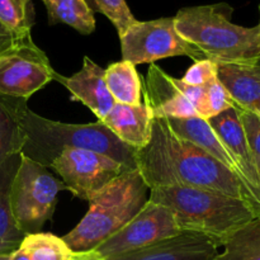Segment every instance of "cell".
<instances>
[{
    "label": "cell",
    "instance_id": "7402d4cb",
    "mask_svg": "<svg viewBox=\"0 0 260 260\" xmlns=\"http://www.w3.org/2000/svg\"><path fill=\"white\" fill-rule=\"evenodd\" d=\"M19 248L30 260H69L73 254L62 238L50 233L25 235Z\"/></svg>",
    "mask_w": 260,
    "mask_h": 260
},
{
    "label": "cell",
    "instance_id": "f546056e",
    "mask_svg": "<svg viewBox=\"0 0 260 260\" xmlns=\"http://www.w3.org/2000/svg\"><path fill=\"white\" fill-rule=\"evenodd\" d=\"M9 260H30V259L28 258V255L22 250V249L18 248L17 250H14L12 254H10Z\"/></svg>",
    "mask_w": 260,
    "mask_h": 260
},
{
    "label": "cell",
    "instance_id": "836d02e7",
    "mask_svg": "<svg viewBox=\"0 0 260 260\" xmlns=\"http://www.w3.org/2000/svg\"><path fill=\"white\" fill-rule=\"evenodd\" d=\"M256 167H258V172H259V175H260V162L258 165H256Z\"/></svg>",
    "mask_w": 260,
    "mask_h": 260
},
{
    "label": "cell",
    "instance_id": "3957f363",
    "mask_svg": "<svg viewBox=\"0 0 260 260\" xmlns=\"http://www.w3.org/2000/svg\"><path fill=\"white\" fill-rule=\"evenodd\" d=\"M150 201L169 208L180 231H190L207 236L217 248L243 226L258 218L246 202L210 190L160 185L150 189Z\"/></svg>",
    "mask_w": 260,
    "mask_h": 260
},
{
    "label": "cell",
    "instance_id": "d6a6232c",
    "mask_svg": "<svg viewBox=\"0 0 260 260\" xmlns=\"http://www.w3.org/2000/svg\"><path fill=\"white\" fill-rule=\"evenodd\" d=\"M0 260H9V255H4V254H0Z\"/></svg>",
    "mask_w": 260,
    "mask_h": 260
},
{
    "label": "cell",
    "instance_id": "8fae6325",
    "mask_svg": "<svg viewBox=\"0 0 260 260\" xmlns=\"http://www.w3.org/2000/svg\"><path fill=\"white\" fill-rule=\"evenodd\" d=\"M217 250V246L207 236L183 231L177 236L106 260H213Z\"/></svg>",
    "mask_w": 260,
    "mask_h": 260
},
{
    "label": "cell",
    "instance_id": "ba28073f",
    "mask_svg": "<svg viewBox=\"0 0 260 260\" xmlns=\"http://www.w3.org/2000/svg\"><path fill=\"white\" fill-rule=\"evenodd\" d=\"M121 40L122 58L135 66L152 63L174 56H188L196 61L207 60L198 48L188 43L175 28L174 17L140 22L137 20Z\"/></svg>",
    "mask_w": 260,
    "mask_h": 260
},
{
    "label": "cell",
    "instance_id": "2e32d148",
    "mask_svg": "<svg viewBox=\"0 0 260 260\" xmlns=\"http://www.w3.org/2000/svg\"><path fill=\"white\" fill-rule=\"evenodd\" d=\"M216 65L218 81L228 90L234 104L256 111L260 106V60Z\"/></svg>",
    "mask_w": 260,
    "mask_h": 260
},
{
    "label": "cell",
    "instance_id": "4dcf8cb0",
    "mask_svg": "<svg viewBox=\"0 0 260 260\" xmlns=\"http://www.w3.org/2000/svg\"><path fill=\"white\" fill-rule=\"evenodd\" d=\"M22 7L24 8V10L27 12V14L29 15L30 18L35 19V9H33V4H32V0H19Z\"/></svg>",
    "mask_w": 260,
    "mask_h": 260
},
{
    "label": "cell",
    "instance_id": "5b68a950",
    "mask_svg": "<svg viewBox=\"0 0 260 260\" xmlns=\"http://www.w3.org/2000/svg\"><path fill=\"white\" fill-rule=\"evenodd\" d=\"M149 190L139 169L126 173L91 201L86 215L63 241L73 251L94 250L141 211Z\"/></svg>",
    "mask_w": 260,
    "mask_h": 260
},
{
    "label": "cell",
    "instance_id": "f1b7e54d",
    "mask_svg": "<svg viewBox=\"0 0 260 260\" xmlns=\"http://www.w3.org/2000/svg\"><path fill=\"white\" fill-rule=\"evenodd\" d=\"M69 260H106L98 250H86V251H73Z\"/></svg>",
    "mask_w": 260,
    "mask_h": 260
},
{
    "label": "cell",
    "instance_id": "277c9868",
    "mask_svg": "<svg viewBox=\"0 0 260 260\" xmlns=\"http://www.w3.org/2000/svg\"><path fill=\"white\" fill-rule=\"evenodd\" d=\"M233 8L225 3L197 5L178 10V33L216 63L258 61L259 29L231 22Z\"/></svg>",
    "mask_w": 260,
    "mask_h": 260
},
{
    "label": "cell",
    "instance_id": "4fadbf2b",
    "mask_svg": "<svg viewBox=\"0 0 260 260\" xmlns=\"http://www.w3.org/2000/svg\"><path fill=\"white\" fill-rule=\"evenodd\" d=\"M55 80L62 84L69 91L73 102H81L96 116L98 121H103L116 104L106 84V69L85 56L83 68L74 75L66 76L56 73Z\"/></svg>",
    "mask_w": 260,
    "mask_h": 260
},
{
    "label": "cell",
    "instance_id": "44dd1931",
    "mask_svg": "<svg viewBox=\"0 0 260 260\" xmlns=\"http://www.w3.org/2000/svg\"><path fill=\"white\" fill-rule=\"evenodd\" d=\"M213 260H260V218L236 231Z\"/></svg>",
    "mask_w": 260,
    "mask_h": 260
},
{
    "label": "cell",
    "instance_id": "1f68e13d",
    "mask_svg": "<svg viewBox=\"0 0 260 260\" xmlns=\"http://www.w3.org/2000/svg\"><path fill=\"white\" fill-rule=\"evenodd\" d=\"M259 14H260V5H259ZM258 29H259V57H260V22L258 24Z\"/></svg>",
    "mask_w": 260,
    "mask_h": 260
},
{
    "label": "cell",
    "instance_id": "9a60e30c",
    "mask_svg": "<svg viewBox=\"0 0 260 260\" xmlns=\"http://www.w3.org/2000/svg\"><path fill=\"white\" fill-rule=\"evenodd\" d=\"M154 114L146 102L137 106L116 103L103 123L128 146L141 150L151 139Z\"/></svg>",
    "mask_w": 260,
    "mask_h": 260
},
{
    "label": "cell",
    "instance_id": "e575fe53",
    "mask_svg": "<svg viewBox=\"0 0 260 260\" xmlns=\"http://www.w3.org/2000/svg\"><path fill=\"white\" fill-rule=\"evenodd\" d=\"M255 112H258V113L260 114V106H259V108H258V109H256V111H255Z\"/></svg>",
    "mask_w": 260,
    "mask_h": 260
},
{
    "label": "cell",
    "instance_id": "8992f818",
    "mask_svg": "<svg viewBox=\"0 0 260 260\" xmlns=\"http://www.w3.org/2000/svg\"><path fill=\"white\" fill-rule=\"evenodd\" d=\"M62 182L22 154L10 188V206L18 229L24 235L41 233L46 221L52 218Z\"/></svg>",
    "mask_w": 260,
    "mask_h": 260
},
{
    "label": "cell",
    "instance_id": "603a6c76",
    "mask_svg": "<svg viewBox=\"0 0 260 260\" xmlns=\"http://www.w3.org/2000/svg\"><path fill=\"white\" fill-rule=\"evenodd\" d=\"M234 106L231 96L222 84L218 81L217 76L203 86V95L197 106V116L202 119H210L228 111Z\"/></svg>",
    "mask_w": 260,
    "mask_h": 260
},
{
    "label": "cell",
    "instance_id": "cb8c5ba5",
    "mask_svg": "<svg viewBox=\"0 0 260 260\" xmlns=\"http://www.w3.org/2000/svg\"><path fill=\"white\" fill-rule=\"evenodd\" d=\"M93 13L98 12L111 20L121 37L132 24L137 22L126 0H84Z\"/></svg>",
    "mask_w": 260,
    "mask_h": 260
},
{
    "label": "cell",
    "instance_id": "30bf717a",
    "mask_svg": "<svg viewBox=\"0 0 260 260\" xmlns=\"http://www.w3.org/2000/svg\"><path fill=\"white\" fill-rule=\"evenodd\" d=\"M180 229L172 211L147 200L139 213L127 225L95 249L104 258L137 250L147 245L179 235Z\"/></svg>",
    "mask_w": 260,
    "mask_h": 260
},
{
    "label": "cell",
    "instance_id": "ffe728a7",
    "mask_svg": "<svg viewBox=\"0 0 260 260\" xmlns=\"http://www.w3.org/2000/svg\"><path fill=\"white\" fill-rule=\"evenodd\" d=\"M47 10L48 24H66L81 35L95 30L94 13L84 0H42Z\"/></svg>",
    "mask_w": 260,
    "mask_h": 260
},
{
    "label": "cell",
    "instance_id": "e0dca14e",
    "mask_svg": "<svg viewBox=\"0 0 260 260\" xmlns=\"http://www.w3.org/2000/svg\"><path fill=\"white\" fill-rule=\"evenodd\" d=\"M22 161V152L8 157L0 165V254L10 255L22 244L24 234L18 229L10 206V188Z\"/></svg>",
    "mask_w": 260,
    "mask_h": 260
},
{
    "label": "cell",
    "instance_id": "52a82bcc",
    "mask_svg": "<svg viewBox=\"0 0 260 260\" xmlns=\"http://www.w3.org/2000/svg\"><path fill=\"white\" fill-rule=\"evenodd\" d=\"M48 169L60 175L65 189L80 200L91 202L129 168L107 155L86 149H65Z\"/></svg>",
    "mask_w": 260,
    "mask_h": 260
},
{
    "label": "cell",
    "instance_id": "d4e9b609",
    "mask_svg": "<svg viewBox=\"0 0 260 260\" xmlns=\"http://www.w3.org/2000/svg\"><path fill=\"white\" fill-rule=\"evenodd\" d=\"M0 20L18 40L32 37L30 29L35 19L27 14L19 0H0Z\"/></svg>",
    "mask_w": 260,
    "mask_h": 260
},
{
    "label": "cell",
    "instance_id": "83f0119b",
    "mask_svg": "<svg viewBox=\"0 0 260 260\" xmlns=\"http://www.w3.org/2000/svg\"><path fill=\"white\" fill-rule=\"evenodd\" d=\"M19 41L23 40H18V38L15 37L14 33H13L12 30L8 29L4 25V23L0 20V53L9 50L10 47H13V46H14L15 43L19 42Z\"/></svg>",
    "mask_w": 260,
    "mask_h": 260
},
{
    "label": "cell",
    "instance_id": "9c48e42d",
    "mask_svg": "<svg viewBox=\"0 0 260 260\" xmlns=\"http://www.w3.org/2000/svg\"><path fill=\"white\" fill-rule=\"evenodd\" d=\"M55 76L47 55L32 37L0 53V95L28 101Z\"/></svg>",
    "mask_w": 260,
    "mask_h": 260
},
{
    "label": "cell",
    "instance_id": "7a4b0ae2",
    "mask_svg": "<svg viewBox=\"0 0 260 260\" xmlns=\"http://www.w3.org/2000/svg\"><path fill=\"white\" fill-rule=\"evenodd\" d=\"M24 132L22 154L42 167L51 162L65 149H86L107 155L131 170L137 169L139 150L122 142L103 122L71 124L45 118L25 106L20 114Z\"/></svg>",
    "mask_w": 260,
    "mask_h": 260
},
{
    "label": "cell",
    "instance_id": "484cf974",
    "mask_svg": "<svg viewBox=\"0 0 260 260\" xmlns=\"http://www.w3.org/2000/svg\"><path fill=\"white\" fill-rule=\"evenodd\" d=\"M235 107L239 118H240L241 127H243L244 136H245L249 149L253 154L255 164L258 165L260 162V114L255 111L243 109L238 106Z\"/></svg>",
    "mask_w": 260,
    "mask_h": 260
},
{
    "label": "cell",
    "instance_id": "7c38bea8",
    "mask_svg": "<svg viewBox=\"0 0 260 260\" xmlns=\"http://www.w3.org/2000/svg\"><path fill=\"white\" fill-rule=\"evenodd\" d=\"M211 128L220 137L238 164L244 183L260 206V175L255 160L248 146L236 107L207 119Z\"/></svg>",
    "mask_w": 260,
    "mask_h": 260
},
{
    "label": "cell",
    "instance_id": "d6986e66",
    "mask_svg": "<svg viewBox=\"0 0 260 260\" xmlns=\"http://www.w3.org/2000/svg\"><path fill=\"white\" fill-rule=\"evenodd\" d=\"M106 84L116 103L137 106L141 104L142 83L136 66L122 60L106 69Z\"/></svg>",
    "mask_w": 260,
    "mask_h": 260
},
{
    "label": "cell",
    "instance_id": "5bb4252c",
    "mask_svg": "<svg viewBox=\"0 0 260 260\" xmlns=\"http://www.w3.org/2000/svg\"><path fill=\"white\" fill-rule=\"evenodd\" d=\"M144 94L155 118L198 117L194 106L180 90V79L170 76L159 66H150Z\"/></svg>",
    "mask_w": 260,
    "mask_h": 260
},
{
    "label": "cell",
    "instance_id": "6da1fadb",
    "mask_svg": "<svg viewBox=\"0 0 260 260\" xmlns=\"http://www.w3.org/2000/svg\"><path fill=\"white\" fill-rule=\"evenodd\" d=\"M137 169L149 189L184 185L241 200L260 218V206L240 178L193 142L177 136L165 118H154L151 139L137 151Z\"/></svg>",
    "mask_w": 260,
    "mask_h": 260
},
{
    "label": "cell",
    "instance_id": "ac0fdd59",
    "mask_svg": "<svg viewBox=\"0 0 260 260\" xmlns=\"http://www.w3.org/2000/svg\"><path fill=\"white\" fill-rule=\"evenodd\" d=\"M27 101L0 95V165L9 156L22 152L24 132L20 114Z\"/></svg>",
    "mask_w": 260,
    "mask_h": 260
},
{
    "label": "cell",
    "instance_id": "4316f807",
    "mask_svg": "<svg viewBox=\"0 0 260 260\" xmlns=\"http://www.w3.org/2000/svg\"><path fill=\"white\" fill-rule=\"evenodd\" d=\"M217 76V65L211 60L196 61L182 78L190 86H205Z\"/></svg>",
    "mask_w": 260,
    "mask_h": 260
}]
</instances>
